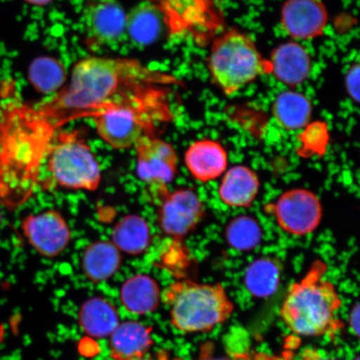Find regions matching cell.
I'll return each instance as SVG.
<instances>
[{"instance_id":"1","label":"cell","mask_w":360,"mask_h":360,"mask_svg":"<svg viewBox=\"0 0 360 360\" xmlns=\"http://www.w3.org/2000/svg\"><path fill=\"white\" fill-rule=\"evenodd\" d=\"M173 82L133 58L89 57L75 65L65 87L38 103L18 102L17 112L35 150L45 158L53 139L72 121L94 118L143 87Z\"/></svg>"},{"instance_id":"2","label":"cell","mask_w":360,"mask_h":360,"mask_svg":"<svg viewBox=\"0 0 360 360\" xmlns=\"http://www.w3.org/2000/svg\"><path fill=\"white\" fill-rule=\"evenodd\" d=\"M167 85L154 84L128 94L94 117L98 134L117 150L134 147L155 135L160 125L172 119Z\"/></svg>"},{"instance_id":"3","label":"cell","mask_w":360,"mask_h":360,"mask_svg":"<svg viewBox=\"0 0 360 360\" xmlns=\"http://www.w3.org/2000/svg\"><path fill=\"white\" fill-rule=\"evenodd\" d=\"M326 265L316 261L300 282L292 285L282 304L283 323L295 334L321 336L339 330L335 314L341 300L335 287L323 280Z\"/></svg>"},{"instance_id":"4","label":"cell","mask_w":360,"mask_h":360,"mask_svg":"<svg viewBox=\"0 0 360 360\" xmlns=\"http://www.w3.org/2000/svg\"><path fill=\"white\" fill-rule=\"evenodd\" d=\"M163 298L169 307L171 323L184 333L209 332L226 321L235 309L220 283L175 282Z\"/></svg>"},{"instance_id":"5","label":"cell","mask_w":360,"mask_h":360,"mask_svg":"<svg viewBox=\"0 0 360 360\" xmlns=\"http://www.w3.org/2000/svg\"><path fill=\"white\" fill-rule=\"evenodd\" d=\"M208 67L214 84L226 96L245 88L259 75L269 74V62L261 56L254 40L235 29L214 39Z\"/></svg>"},{"instance_id":"6","label":"cell","mask_w":360,"mask_h":360,"mask_svg":"<svg viewBox=\"0 0 360 360\" xmlns=\"http://www.w3.org/2000/svg\"><path fill=\"white\" fill-rule=\"evenodd\" d=\"M46 187L94 191L101 181L100 164L79 131L58 132L49 148Z\"/></svg>"},{"instance_id":"7","label":"cell","mask_w":360,"mask_h":360,"mask_svg":"<svg viewBox=\"0 0 360 360\" xmlns=\"http://www.w3.org/2000/svg\"><path fill=\"white\" fill-rule=\"evenodd\" d=\"M134 148L138 176L146 184L152 199L160 202L169 193V184L177 174V153L156 135L143 138Z\"/></svg>"},{"instance_id":"8","label":"cell","mask_w":360,"mask_h":360,"mask_svg":"<svg viewBox=\"0 0 360 360\" xmlns=\"http://www.w3.org/2000/svg\"><path fill=\"white\" fill-rule=\"evenodd\" d=\"M271 209L278 226L292 236L309 235L321 222V202L315 193L305 188L282 193Z\"/></svg>"},{"instance_id":"9","label":"cell","mask_w":360,"mask_h":360,"mask_svg":"<svg viewBox=\"0 0 360 360\" xmlns=\"http://www.w3.org/2000/svg\"><path fill=\"white\" fill-rule=\"evenodd\" d=\"M205 207L195 191L180 188L160 201L158 220L166 235L182 238L191 233L204 217Z\"/></svg>"},{"instance_id":"10","label":"cell","mask_w":360,"mask_h":360,"mask_svg":"<svg viewBox=\"0 0 360 360\" xmlns=\"http://www.w3.org/2000/svg\"><path fill=\"white\" fill-rule=\"evenodd\" d=\"M22 231L30 244L45 257H56L71 240L69 224L60 212L53 210L27 216L22 220Z\"/></svg>"},{"instance_id":"11","label":"cell","mask_w":360,"mask_h":360,"mask_svg":"<svg viewBox=\"0 0 360 360\" xmlns=\"http://www.w3.org/2000/svg\"><path fill=\"white\" fill-rule=\"evenodd\" d=\"M127 15L117 0H92L84 13L85 35L92 46H110L126 34Z\"/></svg>"},{"instance_id":"12","label":"cell","mask_w":360,"mask_h":360,"mask_svg":"<svg viewBox=\"0 0 360 360\" xmlns=\"http://www.w3.org/2000/svg\"><path fill=\"white\" fill-rule=\"evenodd\" d=\"M328 13L321 0H287L281 10V25L295 39H312L326 28Z\"/></svg>"},{"instance_id":"13","label":"cell","mask_w":360,"mask_h":360,"mask_svg":"<svg viewBox=\"0 0 360 360\" xmlns=\"http://www.w3.org/2000/svg\"><path fill=\"white\" fill-rule=\"evenodd\" d=\"M268 62L269 74L290 87L303 84L312 69V60L307 49L296 42L278 46Z\"/></svg>"},{"instance_id":"14","label":"cell","mask_w":360,"mask_h":360,"mask_svg":"<svg viewBox=\"0 0 360 360\" xmlns=\"http://www.w3.org/2000/svg\"><path fill=\"white\" fill-rule=\"evenodd\" d=\"M184 163L193 178L207 183L221 176L226 171L228 154L221 143L212 139H200L188 146Z\"/></svg>"},{"instance_id":"15","label":"cell","mask_w":360,"mask_h":360,"mask_svg":"<svg viewBox=\"0 0 360 360\" xmlns=\"http://www.w3.org/2000/svg\"><path fill=\"white\" fill-rule=\"evenodd\" d=\"M259 179L253 169L237 165L224 174L219 187V196L232 208H248L257 197Z\"/></svg>"},{"instance_id":"16","label":"cell","mask_w":360,"mask_h":360,"mask_svg":"<svg viewBox=\"0 0 360 360\" xmlns=\"http://www.w3.org/2000/svg\"><path fill=\"white\" fill-rule=\"evenodd\" d=\"M110 335V358L114 360L145 356L154 345L152 328L139 322L119 323Z\"/></svg>"},{"instance_id":"17","label":"cell","mask_w":360,"mask_h":360,"mask_svg":"<svg viewBox=\"0 0 360 360\" xmlns=\"http://www.w3.org/2000/svg\"><path fill=\"white\" fill-rule=\"evenodd\" d=\"M122 256L109 241H96L85 249L82 257L83 271L90 281L100 283L115 276L121 266Z\"/></svg>"},{"instance_id":"18","label":"cell","mask_w":360,"mask_h":360,"mask_svg":"<svg viewBox=\"0 0 360 360\" xmlns=\"http://www.w3.org/2000/svg\"><path fill=\"white\" fill-rule=\"evenodd\" d=\"M164 24L159 4L143 2L127 15L126 34L138 44H150L160 37Z\"/></svg>"},{"instance_id":"19","label":"cell","mask_w":360,"mask_h":360,"mask_svg":"<svg viewBox=\"0 0 360 360\" xmlns=\"http://www.w3.org/2000/svg\"><path fill=\"white\" fill-rule=\"evenodd\" d=\"M120 298L129 312L143 315L158 308L160 290L154 278L146 274H136L124 283Z\"/></svg>"},{"instance_id":"20","label":"cell","mask_w":360,"mask_h":360,"mask_svg":"<svg viewBox=\"0 0 360 360\" xmlns=\"http://www.w3.org/2000/svg\"><path fill=\"white\" fill-rule=\"evenodd\" d=\"M312 103L304 94L288 90L278 94L273 105V115L278 125L287 130L305 127L311 119Z\"/></svg>"},{"instance_id":"21","label":"cell","mask_w":360,"mask_h":360,"mask_svg":"<svg viewBox=\"0 0 360 360\" xmlns=\"http://www.w3.org/2000/svg\"><path fill=\"white\" fill-rule=\"evenodd\" d=\"M150 229L145 219L129 214L112 229V243L120 252L130 255L143 253L150 244Z\"/></svg>"},{"instance_id":"22","label":"cell","mask_w":360,"mask_h":360,"mask_svg":"<svg viewBox=\"0 0 360 360\" xmlns=\"http://www.w3.org/2000/svg\"><path fill=\"white\" fill-rule=\"evenodd\" d=\"M81 328L88 335L103 338L110 335L119 325V315L109 301L94 298L86 301L80 309Z\"/></svg>"},{"instance_id":"23","label":"cell","mask_w":360,"mask_h":360,"mask_svg":"<svg viewBox=\"0 0 360 360\" xmlns=\"http://www.w3.org/2000/svg\"><path fill=\"white\" fill-rule=\"evenodd\" d=\"M281 281V270L274 260L256 259L248 267L245 282L247 290L258 298H266L278 289Z\"/></svg>"},{"instance_id":"24","label":"cell","mask_w":360,"mask_h":360,"mask_svg":"<svg viewBox=\"0 0 360 360\" xmlns=\"http://www.w3.org/2000/svg\"><path fill=\"white\" fill-rule=\"evenodd\" d=\"M29 78L39 93L51 96L63 87L66 74L60 63L51 58H40L30 65Z\"/></svg>"},{"instance_id":"25","label":"cell","mask_w":360,"mask_h":360,"mask_svg":"<svg viewBox=\"0 0 360 360\" xmlns=\"http://www.w3.org/2000/svg\"><path fill=\"white\" fill-rule=\"evenodd\" d=\"M225 237L233 249L250 251L260 244L262 231L257 220L250 216H238L228 224Z\"/></svg>"},{"instance_id":"26","label":"cell","mask_w":360,"mask_h":360,"mask_svg":"<svg viewBox=\"0 0 360 360\" xmlns=\"http://www.w3.org/2000/svg\"><path fill=\"white\" fill-rule=\"evenodd\" d=\"M359 76L360 67L358 64L351 66L346 73L345 87L351 98L355 102L359 101Z\"/></svg>"},{"instance_id":"27","label":"cell","mask_w":360,"mask_h":360,"mask_svg":"<svg viewBox=\"0 0 360 360\" xmlns=\"http://www.w3.org/2000/svg\"><path fill=\"white\" fill-rule=\"evenodd\" d=\"M196 360H235L232 358L219 354L216 352L214 344L211 342L202 345L200 347L199 356Z\"/></svg>"},{"instance_id":"28","label":"cell","mask_w":360,"mask_h":360,"mask_svg":"<svg viewBox=\"0 0 360 360\" xmlns=\"http://www.w3.org/2000/svg\"><path fill=\"white\" fill-rule=\"evenodd\" d=\"M349 326L354 334L359 337V304H355L351 310L349 316Z\"/></svg>"},{"instance_id":"29","label":"cell","mask_w":360,"mask_h":360,"mask_svg":"<svg viewBox=\"0 0 360 360\" xmlns=\"http://www.w3.org/2000/svg\"><path fill=\"white\" fill-rule=\"evenodd\" d=\"M110 360H114L111 359ZM128 360H173L169 358V354L166 351H159L155 355H145V356L135 358Z\"/></svg>"},{"instance_id":"30","label":"cell","mask_w":360,"mask_h":360,"mask_svg":"<svg viewBox=\"0 0 360 360\" xmlns=\"http://www.w3.org/2000/svg\"><path fill=\"white\" fill-rule=\"evenodd\" d=\"M250 360H290L289 359L277 356V355H270L262 352H255L252 354Z\"/></svg>"},{"instance_id":"31","label":"cell","mask_w":360,"mask_h":360,"mask_svg":"<svg viewBox=\"0 0 360 360\" xmlns=\"http://www.w3.org/2000/svg\"><path fill=\"white\" fill-rule=\"evenodd\" d=\"M25 1L34 4V6H44L52 2L53 0H25Z\"/></svg>"},{"instance_id":"32","label":"cell","mask_w":360,"mask_h":360,"mask_svg":"<svg viewBox=\"0 0 360 360\" xmlns=\"http://www.w3.org/2000/svg\"><path fill=\"white\" fill-rule=\"evenodd\" d=\"M1 221H2V214H1V211H0V224H1Z\"/></svg>"},{"instance_id":"33","label":"cell","mask_w":360,"mask_h":360,"mask_svg":"<svg viewBox=\"0 0 360 360\" xmlns=\"http://www.w3.org/2000/svg\"><path fill=\"white\" fill-rule=\"evenodd\" d=\"M354 360H359V356H357L356 358H355V359H354Z\"/></svg>"},{"instance_id":"34","label":"cell","mask_w":360,"mask_h":360,"mask_svg":"<svg viewBox=\"0 0 360 360\" xmlns=\"http://www.w3.org/2000/svg\"><path fill=\"white\" fill-rule=\"evenodd\" d=\"M323 360H333V359H323Z\"/></svg>"},{"instance_id":"35","label":"cell","mask_w":360,"mask_h":360,"mask_svg":"<svg viewBox=\"0 0 360 360\" xmlns=\"http://www.w3.org/2000/svg\"><path fill=\"white\" fill-rule=\"evenodd\" d=\"M174 360V359H173Z\"/></svg>"}]
</instances>
